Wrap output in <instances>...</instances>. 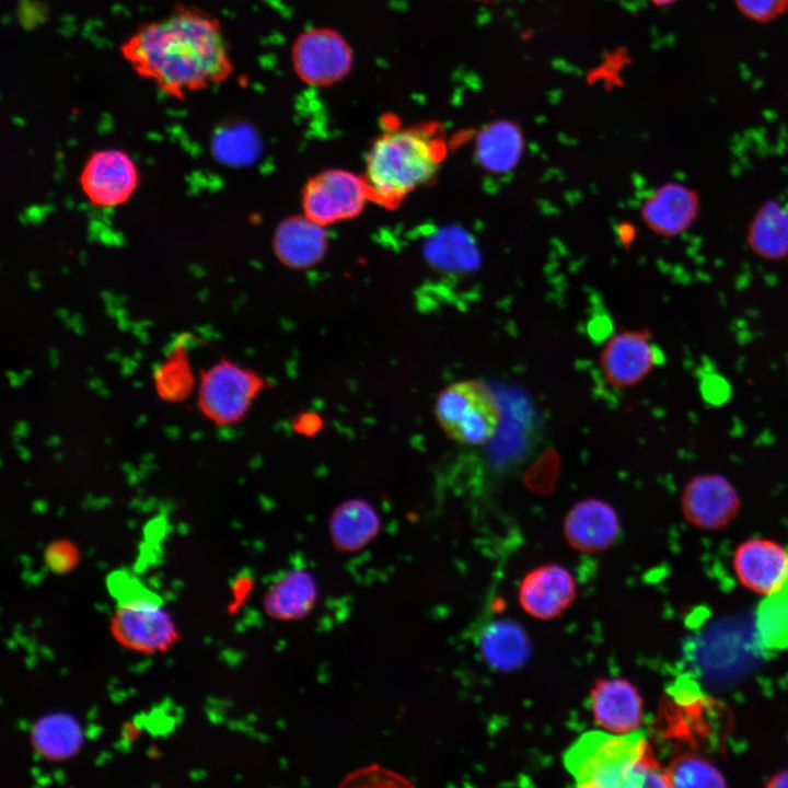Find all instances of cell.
<instances>
[{
    "instance_id": "cell-10",
    "label": "cell",
    "mask_w": 788,
    "mask_h": 788,
    "mask_svg": "<svg viewBox=\"0 0 788 788\" xmlns=\"http://www.w3.org/2000/svg\"><path fill=\"white\" fill-rule=\"evenodd\" d=\"M115 638L125 647L153 652L175 639V628L162 602L117 605L112 621Z\"/></svg>"
},
{
    "instance_id": "cell-24",
    "label": "cell",
    "mask_w": 788,
    "mask_h": 788,
    "mask_svg": "<svg viewBox=\"0 0 788 788\" xmlns=\"http://www.w3.org/2000/svg\"><path fill=\"white\" fill-rule=\"evenodd\" d=\"M428 262L437 268L450 271L472 269L476 264V253L472 241L460 229H442L425 244Z\"/></svg>"
},
{
    "instance_id": "cell-6",
    "label": "cell",
    "mask_w": 788,
    "mask_h": 788,
    "mask_svg": "<svg viewBox=\"0 0 788 788\" xmlns=\"http://www.w3.org/2000/svg\"><path fill=\"white\" fill-rule=\"evenodd\" d=\"M368 200L364 177L337 169L310 178L302 193L304 215L323 227L357 217Z\"/></svg>"
},
{
    "instance_id": "cell-8",
    "label": "cell",
    "mask_w": 788,
    "mask_h": 788,
    "mask_svg": "<svg viewBox=\"0 0 788 788\" xmlns=\"http://www.w3.org/2000/svg\"><path fill=\"white\" fill-rule=\"evenodd\" d=\"M293 68L308 84L332 85L345 78L354 57L348 42L331 28H311L302 33L291 50Z\"/></svg>"
},
{
    "instance_id": "cell-5",
    "label": "cell",
    "mask_w": 788,
    "mask_h": 788,
    "mask_svg": "<svg viewBox=\"0 0 788 788\" xmlns=\"http://www.w3.org/2000/svg\"><path fill=\"white\" fill-rule=\"evenodd\" d=\"M265 382L254 370L220 359L200 371L196 405L218 427L240 422L262 392Z\"/></svg>"
},
{
    "instance_id": "cell-30",
    "label": "cell",
    "mask_w": 788,
    "mask_h": 788,
    "mask_svg": "<svg viewBox=\"0 0 788 788\" xmlns=\"http://www.w3.org/2000/svg\"><path fill=\"white\" fill-rule=\"evenodd\" d=\"M769 785L774 786V787H787L788 786V772L778 774L776 777H774L772 779Z\"/></svg>"
},
{
    "instance_id": "cell-1",
    "label": "cell",
    "mask_w": 788,
    "mask_h": 788,
    "mask_svg": "<svg viewBox=\"0 0 788 788\" xmlns=\"http://www.w3.org/2000/svg\"><path fill=\"white\" fill-rule=\"evenodd\" d=\"M119 53L139 78L181 101L233 72L220 21L192 5L177 4L166 16L139 25Z\"/></svg>"
},
{
    "instance_id": "cell-11",
    "label": "cell",
    "mask_w": 788,
    "mask_h": 788,
    "mask_svg": "<svg viewBox=\"0 0 788 788\" xmlns=\"http://www.w3.org/2000/svg\"><path fill=\"white\" fill-rule=\"evenodd\" d=\"M564 534L569 545L582 553L595 554L611 547L621 533L615 509L596 498L577 502L567 513Z\"/></svg>"
},
{
    "instance_id": "cell-26",
    "label": "cell",
    "mask_w": 788,
    "mask_h": 788,
    "mask_svg": "<svg viewBox=\"0 0 788 788\" xmlns=\"http://www.w3.org/2000/svg\"><path fill=\"white\" fill-rule=\"evenodd\" d=\"M670 786L720 787L725 781L719 772L704 760L686 755L676 758L667 772Z\"/></svg>"
},
{
    "instance_id": "cell-23",
    "label": "cell",
    "mask_w": 788,
    "mask_h": 788,
    "mask_svg": "<svg viewBox=\"0 0 788 788\" xmlns=\"http://www.w3.org/2000/svg\"><path fill=\"white\" fill-rule=\"evenodd\" d=\"M753 251L766 258L788 253V210L775 202L765 205L753 220L749 233Z\"/></svg>"
},
{
    "instance_id": "cell-12",
    "label": "cell",
    "mask_w": 788,
    "mask_h": 788,
    "mask_svg": "<svg viewBox=\"0 0 788 788\" xmlns=\"http://www.w3.org/2000/svg\"><path fill=\"white\" fill-rule=\"evenodd\" d=\"M575 596L576 582L572 575L557 564H547L531 570L519 588L521 606L538 619L559 616Z\"/></svg>"
},
{
    "instance_id": "cell-21",
    "label": "cell",
    "mask_w": 788,
    "mask_h": 788,
    "mask_svg": "<svg viewBox=\"0 0 788 788\" xmlns=\"http://www.w3.org/2000/svg\"><path fill=\"white\" fill-rule=\"evenodd\" d=\"M35 750L50 760L74 754L81 744L78 723L67 715L55 714L39 719L32 729Z\"/></svg>"
},
{
    "instance_id": "cell-29",
    "label": "cell",
    "mask_w": 788,
    "mask_h": 788,
    "mask_svg": "<svg viewBox=\"0 0 788 788\" xmlns=\"http://www.w3.org/2000/svg\"><path fill=\"white\" fill-rule=\"evenodd\" d=\"M45 559L54 570L65 571L76 565L78 551L69 541H56L47 547Z\"/></svg>"
},
{
    "instance_id": "cell-22",
    "label": "cell",
    "mask_w": 788,
    "mask_h": 788,
    "mask_svg": "<svg viewBox=\"0 0 788 788\" xmlns=\"http://www.w3.org/2000/svg\"><path fill=\"white\" fill-rule=\"evenodd\" d=\"M755 621L757 644L762 649L788 648V581L761 601Z\"/></svg>"
},
{
    "instance_id": "cell-14",
    "label": "cell",
    "mask_w": 788,
    "mask_h": 788,
    "mask_svg": "<svg viewBox=\"0 0 788 788\" xmlns=\"http://www.w3.org/2000/svg\"><path fill=\"white\" fill-rule=\"evenodd\" d=\"M734 568L744 586L769 594L788 579V551L770 541L752 540L735 552Z\"/></svg>"
},
{
    "instance_id": "cell-13",
    "label": "cell",
    "mask_w": 788,
    "mask_h": 788,
    "mask_svg": "<svg viewBox=\"0 0 788 788\" xmlns=\"http://www.w3.org/2000/svg\"><path fill=\"white\" fill-rule=\"evenodd\" d=\"M595 722L609 732L636 731L642 721V703L636 687L624 679H603L591 691Z\"/></svg>"
},
{
    "instance_id": "cell-17",
    "label": "cell",
    "mask_w": 788,
    "mask_h": 788,
    "mask_svg": "<svg viewBox=\"0 0 788 788\" xmlns=\"http://www.w3.org/2000/svg\"><path fill=\"white\" fill-rule=\"evenodd\" d=\"M523 148L524 140L518 125L509 120H498L478 134L475 155L483 169L494 174H502L518 164Z\"/></svg>"
},
{
    "instance_id": "cell-27",
    "label": "cell",
    "mask_w": 788,
    "mask_h": 788,
    "mask_svg": "<svg viewBox=\"0 0 788 788\" xmlns=\"http://www.w3.org/2000/svg\"><path fill=\"white\" fill-rule=\"evenodd\" d=\"M107 588L117 605L162 602L161 598L126 571H115L107 578Z\"/></svg>"
},
{
    "instance_id": "cell-7",
    "label": "cell",
    "mask_w": 788,
    "mask_h": 788,
    "mask_svg": "<svg viewBox=\"0 0 788 788\" xmlns=\"http://www.w3.org/2000/svg\"><path fill=\"white\" fill-rule=\"evenodd\" d=\"M80 188L91 206L111 209L130 200L139 186V171L131 155L117 148L93 151L79 174Z\"/></svg>"
},
{
    "instance_id": "cell-28",
    "label": "cell",
    "mask_w": 788,
    "mask_h": 788,
    "mask_svg": "<svg viewBox=\"0 0 788 788\" xmlns=\"http://www.w3.org/2000/svg\"><path fill=\"white\" fill-rule=\"evenodd\" d=\"M738 9L754 21L767 22L788 9V0H734Z\"/></svg>"
},
{
    "instance_id": "cell-18",
    "label": "cell",
    "mask_w": 788,
    "mask_h": 788,
    "mask_svg": "<svg viewBox=\"0 0 788 788\" xmlns=\"http://www.w3.org/2000/svg\"><path fill=\"white\" fill-rule=\"evenodd\" d=\"M188 335L179 336L153 372L158 397L166 403H182L197 387L189 356Z\"/></svg>"
},
{
    "instance_id": "cell-16",
    "label": "cell",
    "mask_w": 788,
    "mask_h": 788,
    "mask_svg": "<svg viewBox=\"0 0 788 788\" xmlns=\"http://www.w3.org/2000/svg\"><path fill=\"white\" fill-rule=\"evenodd\" d=\"M323 228L305 215L283 220L274 236V250L280 262L292 268L318 263L327 246Z\"/></svg>"
},
{
    "instance_id": "cell-20",
    "label": "cell",
    "mask_w": 788,
    "mask_h": 788,
    "mask_svg": "<svg viewBox=\"0 0 788 788\" xmlns=\"http://www.w3.org/2000/svg\"><path fill=\"white\" fill-rule=\"evenodd\" d=\"M315 601V583L305 571H289L278 579L265 598L269 614L292 619L309 612Z\"/></svg>"
},
{
    "instance_id": "cell-4",
    "label": "cell",
    "mask_w": 788,
    "mask_h": 788,
    "mask_svg": "<svg viewBox=\"0 0 788 788\" xmlns=\"http://www.w3.org/2000/svg\"><path fill=\"white\" fill-rule=\"evenodd\" d=\"M434 413L445 434L466 445H480L497 433L502 407L496 392L479 380H463L444 387Z\"/></svg>"
},
{
    "instance_id": "cell-32",
    "label": "cell",
    "mask_w": 788,
    "mask_h": 788,
    "mask_svg": "<svg viewBox=\"0 0 788 788\" xmlns=\"http://www.w3.org/2000/svg\"><path fill=\"white\" fill-rule=\"evenodd\" d=\"M787 581H788V579H787Z\"/></svg>"
},
{
    "instance_id": "cell-25",
    "label": "cell",
    "mask_w": 788,
    "mask_h": 788,
    "mask_svg": "<svg viewBox=\"0 0 788 788\" xmlns=\"http://www.w3.org/2000/svg\"><path fill=\"white\" fill-rule=\"evenodd\" d=\"M376 531L373 512L360 502H351L334 517L332 533L343 549H357L368 542Z\"/></svg>"
},
{
    "instance_id": "cell-3",
    "label": "cell",
    "mask_w": 788,
    "mask_h": 788,
    "mask_svg": "<svg viewBox=\"0 0 788 788\" xmlns=\"http://www.w3.org/2000/svg\"><path fill=\"white\" fill-rule=\"evenodd\" d=\"M564 765L578 787H664L667 772L654 761L644 731L581 734L565 752Z\"/></svg>"
},
{
    "instance_id": "cell-2",
    "label": "cell",
    "mask_w": 788,
    "mask_h": 788,
    "mask_svg": "<svg viewBox=\"0 0 788 788\" xmlns=\"http://www.w3.org/2000/svg\"><path fill=\"white\" fill-rule=\"evenodd\" d=\"M447 147L438 126L415 125L380 135L366 160L370 200L394 209L436 176Z\"/></svg>"
},
{
    "instance_id": "cell-19",
    "label": "cell",
    "mask_w": 788,
    "mask_h": 788,
    "mask_svg": "<svg viewBox=\"0 0 788 788\" xmlns=\"http://www.w3.org/2000/svg\"><path fill=\"white\" fill-rule=\"evenodd\" d=\"M479 646L484 659L501 671L522 665L530 653L524 631L509 621H495L482 631Z\"/></svg>"
},
{
    "instance_id": "cell-15",
    "label": "cell",
    "mask_w": 788,
    "mask_h": 788,
    "mask_svg": "<svg viewBox=\"0 0 788 788\" xmlns=\"http://www.w3.org/2000/svg\"><path fill=\"white\" fill-rule=\"evenodd\" d=\"M698 209L695 193L680 184H665L641 206V217L652 231L673 236L690 227Z\"/></svg>"
},
{
    "instance_id": "cell-9",
    "label": "cell",
    "mask_w": 788,
    "mask_h": 788,
    "mask_svg": "<svg viewBox=\"0 0 788 788\" xmlns=\"http://www.w3.org/2000/svg\"><path fill=\"white\" fill-rule=\"evenodd\" d=\"M663 360L661 350L644 331H619L604 344L599 363L604 381L627 389L645 379Z\"/></svg>"
},
{
    "instance_id": "cell-31",
    "label": "cell",
    "mask_w": 788,
    "mask_h": 788,
    "mask_svg": "<svg viewBox=\"0 0 788 788\" xmlns=\"http://www.w3.org/2000/svg\"><path fill=\"white\" fill-rule=\"evenodd\" d=\"M650 1L657 5H668L672 2H674L675 0H650Z\"/></svg>"
}]
</instances>
